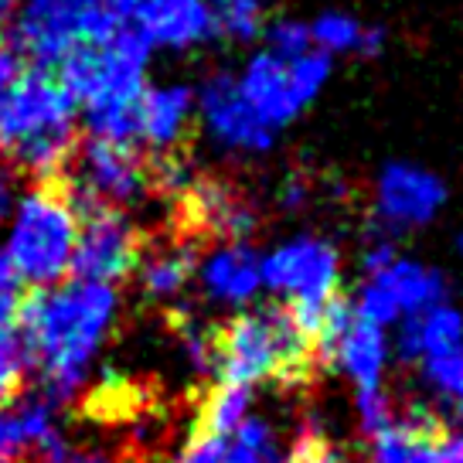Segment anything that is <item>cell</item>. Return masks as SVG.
Returning a JSON list of instances; mask_svg holds the SVG:
<instances>
[{
    "label": "cell",
    "mask_w": 463,
    "mask_h": 463,
    "mask_svg": "<svg viewBox=\"0 0 463 463\" xmlns=\"http://www.w3.org/2000/svg\"><path fill=\"white\" fill-rule=\"evenodd\" d=\"M252 405H256V392L252 389L218 382L215 389L208 392V399H204V405H202V433L229 439V436L252 416Z\"/></svg>",
    "instance_id": "24"
},
{
    "label": "cell",
    "mask_w": 463,
    "mask_h": 463,
    "mask_svg": "<svg viewBox=\"0 0 463 463\" xmlns=\"http://www.w3.org/2000/svg\"><path fill=\"white\" fill-rule=\"evenodd\" d=\"M79 146V109L48 69H24L0 92V160L31 177H55Z\"/></svg>",
    "instance_id": "3"
},
{
    "label": "cell",
    "mask_w": 463,
    "mask_h": 463,
    "mask_svg": "<svg viewBox=\"0 0 463 463\" xmlns=\"http://www.w3.org/2000/svg\"><path fill=\"white\" fill-rule=\"evenodd\" d=\"M433 426L426 420H395L389 430L372 436L364 463H433Z\"/></svg>",
    "instance_id": "23"
},
{
    "label": "cell",
    "mask_w": 463,
    "mask_h": 463,
    "mask_svg": "<svg viewBox=\"0 0 463 463\" xmlns=\"http://www.w3.org/2000/svg\"><path fill=\"white\" fill-rule=\"evenodd\" d=\"M137 144L154 154H174L184 144L194 123V86L188 82H157L146 86L137 102Z\"/></svg>",
    "instance_id": "18"
},
{
    "label": "cell",
    "mask_w": 463,
    "mask_h": 463,
    "mask_svg": "<svg viewBox=\"0 0 463 463\" xmlns=\"http://www.w3.org/2000/svg\"><path fill=\"white\" fill-rule=\"evenodd\" d=\"M422 382L436 399L463 405V351L422 362Z\"/></svg>",
    "instance_id": "27"
},
{
    "label": "cell",
    "mask_w": 463,
    "mask_h": 463,
    "mask_svg": "<svg viewBox=\"0 0 463 463\" xmlns=\"http://www.w3.org/2000/svg\"><path fill=\"white\" fill-rule=\"evenodd\" d=\"M28 378V358L14 334H0V405L17 399V392Z\"/></svg>",
    "instance_id": "29"
},
{
    "label": "cell",
    "mask_w": 463,
    "mask_h": 463,
    "mask_svg": "<svg viewBox=\"0 0 463 463\" xmlns=\"http://www.w3.org/2000/svg\"><path fill=\"white\" fill-rule=\"evenodd\" d=\"M137 463H160V460H137Z\"/></svg>",
    "instance_id": "43"
},
{
    "label": "cell",
    "mask_w": 463,
    "mask_h": 463,
    "mask_svg": "<svg viewBox=\"0 0 463 463\" xmlns=\"http://www.w3.org/2000/svg\"><path fill=\"white\" fill-rule=\"evenodd\" d=\"M194 119L204 140L232 157H262L276 144V133L242 99L235 72H212L194 89Z\"/></svg>",
    "instance_id": "11"
},
{
    "label": "cell",
    "mask_w": 463,
    "mask_h": 463,
    "mask_svg": "<svg viewBox=\"0 0 463 463\" xmlns=\"http://www.w3.org/2000/svg\"><path fill=\"white\" fill-rule=\"evenodd\" d=\"M354 416L368 436H378L395 422V405H392L389 389H368L354 392Z\"/></svg>",
    "instance_id": "30"
},
{
    "label": "cell",
    "mask_w": 463,
    "mask_h": 463,
    "mask_svg": "<svg viewBox=\"0 0 463 463\" xmlns=\"http://www.w3.org/2000/svg\"><path fill=\"white\" fill-rule=\"evenodd\" d=\"M24 307V287L0 256V334H11Z\"/></svg>",
    "instance_id": "31"
},
{
    "label": "cell",
    "mask_w": 463,
    "mask_h": 463,
    "mask_svg": "<svg viewBox=\"0 0 463 463\" xmlns=\"http://www.w3.org/2000/svg\"><path fill=\"white\" fill-rule=\"evenodd\" d=\"M21 347L42 395L65 405L82 399L123 320V293L109 283L61 279L21 307Z\"/></svg>",
    "instance_id": "1"
},
{
    "label": "cell",
    "mask_w": 463,
    "mask_h": 463,
    "mask_svg": "<svg viewBox=\"0 0 463 463\" xmlns=\"http://www.w3.org/2000/svg\"><path fill=\"white\" fill-rule=\"evenodd\" d=\"M262 38H266V52H273L279 58H297L314 52L310 44V31H307L304 21L297 17H276L273 24L262 28Z\"/></svg>",
    "instance_id": "28"
},
{
    "label": "cell",
    "mask_w": 463,
    "mask_h": 463,
    "mask_svg": "<svg viewBox=\"0 0 463 463\" xmlns=\"http://www.w3.org/2000/svg\"><path fill=\"white\" fill-rule=\"evenodd\" d=\"M331 69L334 61L320 52L279 58L260 48L235 72V82H239V92L249 102V109L262 119V127L279 133L297 116H304L307 106H314V99L331 82Z\"/></svg>",
    "instance_id": "8"
},
{
    "label": "cell",
    "mask_w": 463,
    "mask_h": 463,
    "mask_svg": "<svg viewBox=\"0 0 463 463\" xmlns=\"http://www.w3.org/2000/svg\"><path fill=\"white\" fill-rule=\"evenodd\" d=\"M341 269V252L324 235H289L269 252H260L262 289L287 300V310L307 337L317 334L327 307L337 304Z\"/></svg>",
    "instance_id": "6"
},
{
    "label": "cell",
    "mask_w": 463,
    "mask_h": 463,
    "mask_svg": "<svg viewBox=\"0 0 463 463\" xmlns=\"http://www.w3.org/2000/svg\"><path fill=\"white\" fill-rule=\"evenodd\" d=\"M24 72V55H21V48L14 44V38H7V34H0V92L17 82V75Z\"/></svg>",
    "instance_id": "34"
},
{
    "label": "cell",
    "mask_w": 463,
    "mask_h": 463,
    "mask_svg": "<svg viewBox=\"0 0 463 463\" xmlns=\"http://www.w3.org/2000/svg\"><path fill=\"white\" fill-rule=\"evenodd\" d=\"M314 337H320V351L327 364L337 375H345L354 392L385 389L392 351H395L389 331L358 320L347 304H331Z\"/></svg>",
    "instance_id": "12"
},
{
    "label": "cell",
    "mask_w": 463,
    "mask_h": 463,
    "mask_svg": "<svg viewBox=\"0 0 463 463\" xmlns=\"http://www.w3.org/2000/svg\"><path fill=\"white\" fill-rule=\"evenodd\" d=\"M225 443H229V439L198 430V433L188 436V443L181 447L177 463H225Z\"/></svg>",
    "instance_id": "32"
},
{
    "label": "cell",
    "mask_w": 463,
    "mask_h": 463,
    "mask_svg": "<svg viewBox=\"0 0 463 463\" xmlns=\"http://www.w3.org/2000/svg\"><path fill=\"white\" fill-rule=\"evenodd\" d=\"M191 202L194 218L208 225L212 232H218L225 242H246V235L256 225V215L246 202L235 198V191H229L225 184L215 181H194L191 191L184 194Z\"/></svg>",
    "instance_id": "21"
},
{
    "label": "cell",
    "mask_w": 463,
    "mask_h": 463,
    "mask_svg": "<svg viewBox=\"0 0 463 463\" xmlns=\"http://www.w3.org/2000/svg\"><path fill=\"white\" fill-rule=\"evenodd\" d=\"M133 21L150 48L167 52H191L218 38L212 0H137Z\"/></svg>",
    "instance_id": "17"
},
{
    "label": "cell",
    "mask_w": 463,
    "mask_h": 463,
    "mask_svg": "<svg viewBox=\"0 0 463 463\" xmlns=\"http://www.w3.org/2000/svg\"><path fill=\"white\" fill-rule=\"evenodd\" d=\"M314 52L334 61L337 55H378L385 48V31L362 24L358 17L345 11H324L314 21H307Z\"/></svg>",
    "instance_id": "22"
},
{
    "label": "cell",
    "mask_w": 463,
    "mask_h": 463,
    "mask_svg": "<svg viewBox=\"0 0 463 463\" xmlns=\"http://www.w3.org/2000/svg\"><path fill=\"white\" fill-rule=\"evenodd\" d=\"M457 249H460V256H463V232H460V239H457Z\"/></svg>",
    "instance_id": "42"
},
{
    "label": "cell",
    "mask_w": 463,
    "mask_h": 463,
    "mask_svg": "<svg viewBox=\"0 0 463 463\" xmlns=\"http://www.w3.org/2000/svg\"><path fill=\"white\" fill-rule=\"evenodd\" d=\"M215 372L222 382L252 392L269 378H300L307 372V334L287 307L242 310L215 334Z\"/></svg>",
    "instance_id": "5"
},
{
    "label": "cell",
    "mask_w": 463,
    "mask_h": 463,
    "mask_svg": "<svg viewBox=\"0 0 463 463\" xmlns=\"http://www.w3.org/2000/svg\"><path fill=\"white\" fill-rule=\"evenodd\" d=\"M225 463H287L279 433L266 416H249L225 443Z\"/></svg>",
    "instance_id": "25"
},
{
    "label": "cell",
    "mask_w": 463,
    "mask_h": 463,
    "mask_svg": "<svg viewBox=\"0 0 463 463\" xmlns=\"http://www.w3.org/2000/svg\"><path fill=\"white\" fill-rule=\"evenodd\" d=\"M61 405L42 392L17 395L0 405V463H34L65 443Z\"/></svg>",
    "instance_id": "16"
},
{
    "label": "cell",
    "mask_w": 463,
    "mask_h": 463,
    "mask_svg": "<svg viewBox=\"0 0 463 463\" xmlns=\"http://www.w3.org/2000/svg\"><path fill=\"white\" fill-rule=\"evenodd\" d=\"M222 4H246V0H212V7H222Z\"/></svg>",
    "instance_id": "41"
},
{
    "label": "cell",
    "mask_w": 463,
    "mask_h": 463,
    "mask_svg": "<svg viewBox=\"0 0 463 463\" xmlns=\"http://www.w3.org/2000/svg\"><path fill=\"white\" fill-rule=\"evenodd\" d=\"M140 252V232L127 212L92 208L79 225L72 273L89 283L119 287V279H127L137 269Z\"/></svg>",
    "instance_id": "14"
},
{
    "label": "cell",
    "mask_w": 463,
    "mask_h": 463,
    "mask_svg": "<svg viewBox=\"0 0 463 463\" xmlns=\"http://www.w3.org/2000/svg\"><path fill=\"white\" fill-rule=\"evenodd\" d=\"M194 283L212 307L242 314L262 293L260 252L249 242H218L194 260Z\"/></svg>",
    "instance_id": "15"
},
{
    "label": "cell",
    "mask_w": 463,
    "mask_h": 463,
    "mask_svg": "<svg viewBox=\"0 0 463 463\" xmlns=\"http://www.w3.org/2000/svg\"><path fill=\"white\" fill-rule=\"evenodd\" d=\"M304 202H307L304 181H287V188H283V208H304Z\"/></svg>",
    "instance_id": "39"
},
{
    "label": "cell",
    "mask_w": 463,
    "mask_h": 463,
    "mask_svg": "<svg viewBox=\"0 0 463 463\" xmlns=\"http://www.w3.org/2000/svg\"><path fill=\"white\" fill-rule=\"evenodd\" d=\"M194 252L181 242H160L140 252L137 260V287L150 304H171L194 279Z\"/></svg>",
    "instance_id": "20"
},
{
    "label": "cell",
    "mask_w": 463,
    "mask_h": 463,
    "mask_svg": "<svg viewBox=\"0 0 463 463\" xmlns=\"http://www.w3.org/2000/svg\"><path fill=\"white\" fill-rule=\"evenodd\" d=\"M79 225L82 208L72 194L58 184L38 181L28 191H17L4 218L0 256L21 279V287H55L72 273Z\"/></svg>",
    "instance_id": "4"
},
{
    "label": "cell",
    "mask_w": 463,
    "mask_h": 463,
    "mask_svg": "<svg viewBox=\"0 0 463 463\" xmlns=\"http://www.w3.org/2000/svg\"><path fill=\"white\" fill-rule=\"evenodd\" d=\"M436 304H447L443 273L420 260L395 256L385 269L364 276V283L347 307L358 320L389 331V327H399L402 320L416 317Z\"/></svg>",
    "instance_id": "10"
},
{
    "label": "cell",
    "mask_w": 463,
    "mask_h": 463,
    "mask_svg": "<svg viewBox=\"0 0 463 463\" xmlns=\"http://www.w3.org/2000/svg\"><path fill=\"white\" fill-rule=\"evenodd\" d=\"M34 463H116L113 453L102 447H92V443H82V447H75V443H61V447L48 449L44 457H38Z\"/></svg>",
    "instance_id": "33"
},
{
    "label": "cell",
    "mask_w": 463,
    "mask_h": 463,
    "mask_svg": "<svg viewBox=\"0 0 463 463\" xmlns=\"http://www.w3.org/2000/svg\"><path fill=\"white\" fill-rule=\"evenodd\" d=\"M177 358L191 375H212L215 372V334L202 320H181L174 331Z\"/></svg>",
    "instance_id": "26"
},
{
    "label": "cell",
    "mask_w": 463,
    "mask_h": 463,
    "mask_svg": "<svg viewBox=\"0 0 463 463\" xmlns=\"http://www.w3.org/2000/svg\"><path fill=\"white\" fill-rule=\"evenodd\" d=\"M154 48L140 31L127 24L106 42L82 44L58 69V82L72 96L79 116L86 119L89 140L137 144V102L150 86Z\"/></svg>",
    "instance_id": "2"
},
{
    "label": "cell",
    "mask_w": 463,
    "mask_h": 463,
    "mask_svg": "<svg viewBox=\"0 0 463 463\" xmlns=\"http://www.w3.org/2000/svg\"><path fill=\"white\" fill-rule=\"evenodd\" d=\"M17 191H21V184H17V171L7 164V160H0V225H4V218H7V212H11Z\"/></svg>",
    "instance_id": "37"
},
{
    "label": "cell",
    "mask_w": 463,
    "mask_h": 463,
    "mask_svg": "<svg viewBox=\"0 0 463 463\" xmlns=\"http://www.w3.org/2000/svg\"><path fill=\"white\" fill-rule=\"evenodd\" d=\"M21 7H24V0H0V24L21 14Z\"/></svg>",
    "instance_id": "40"
},
{
    "label": "cell",
    "mask_w": 463,
    "mask_h": 463,
    "mask_svg": "<svg viewBox=\"0 0 463 463\" xmlns=\"http://www.w3.org/2000/svg\"><path fill=\"white\" fill-rule=\"evenodd\" d=\"M293 463H345V457L327 443H320L317 436H310L297 447V460Z\"/></svg>",
    "instance_id": "35"
},
{
    "label": "cell",
    "mask_w": 463,
    "mask_h": 463,
    "mask_svg": "<svg viewBox=\"0 0 463 463\" xmlns=\"http://www.w3.org/2000/svg\"><path fill=\"white\" fill-rule=\"evenodd\" d=\"M392 347H399L402 358L420 364L463 351V310H457L453 304H436L416 317L402 320L399 341Z\"/></svg>",
    "instance_id": "19"
},
{
    "label": "cell",
    "mask_w": 463,
    "mask_h": 463,
    "mask_svg": "<svg viewBox=\"0 0 463 463\" xmlns=\"http://www.w3.org/2000/svg\"><path fill=\"white\" fill-rule=\"evenodd\" d=\"M69 181L65 188L75 198V204L89 212L92 208H109V212H127L150 198L154 191V171L146 160L137 154L133 144H109V140H86L75 146L69 160Z\"/></svg>",
    "instance_id": "9"
},
{
    "label": "cell",
    "mask_w": 463,
    "mask_h": 463,
    "mask_svg": "<svg viewBox=\"0 0 463 463\" xmlns=\"http://www.w3.org/2000/svg\"><path fill=\"white\" fill-rule=\"evenodd\" d=\"M137 0H24L17 14L14 44L21 55L44 65H61L82 44L106 42L127 28Z\"/></svg>",
    "instance_id": "7"
},
{
    "label": "cell",
    "mask_w": 463,
    "mask_h": 463,
    "mask_svg": "<svg viewBox=\"0 0 463 463\" xmlns=\"http://www.w3.org/2000/svg\"><path fill=\"white\" fill-rule=\"evenodd\" d=\"M395 256H399V252H395V246H392L389 239H375L372 246L364 249V256H362L364 276H372V273H378V269H385V266H389Z\"/></svg>",
    "instance_id": "36"
},
{
    "label": "cell",
    "mask_w": 463,
    "mask_h": 463,
    "mask_svg": "<svg viewBox=\"0 0 463 463\" xmlns=\"http://www.w3.org/2000/svg\"><path fill=\"white\" fill-rule=\"evenodd\" d=\"M433 463H463V430L447 433L436 439Z\"/></svg>",
    "instance_id": "38"
},
{
    "label": "cell",
    "mask_w": 463,
    "mask_h": 463,
    "mask_svg": "<svg viewBox=\"0 0 463 463\" xmlns=\"http://www.w3.org/2000/svg\"><path fill=\"white\" fill-rule=\"evenodd\" d=\"M447 204V184L422 164L412 160H392L375 177L372 212L382 232L402 235V232L426 229Z\"/></svg>",
    "instance_id": "13"
}]
</instances>
